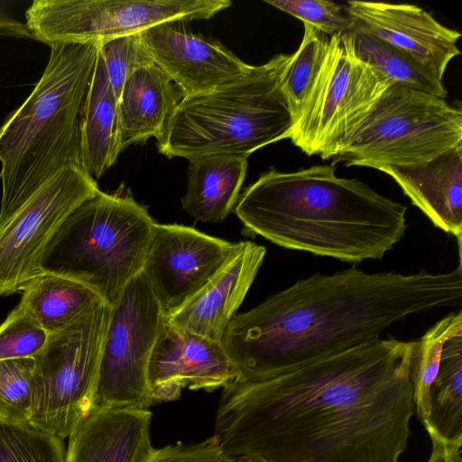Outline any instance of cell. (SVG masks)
<instances>
[{
  "label": "cell",
  "instance_id": "6da1fadb",
  "mask_svg": "<svg viewBox=\"0 0 462 462\" xmlns=\"http://www.w3.org/2000/svg\"><path fill=\"white\" fill-rule=\"evenodd\" d=\"M412 341L377 339L223 388L214 434L240 462H399L415 406Z\"/></svg>",
  "mask_w": 462,
  "mask_h": 462
},
{
  "label": "cell",
  "instance_id": "7a4b0ae2",
  "mask_svg": "<svg viewBox=\"0 0 462 462\" xmlns=\"http://www.w3.org/2000/svg\"><path fill=\"white\" fill-rule=\"evenodd\" d=\"M461 300V264L438 273L356 267L315 273L235 315L221 344L237 372L235 382L258 381L377 340L410 315Z\"/></svg>",
  "mask_w": 462,
  "mask_h": 462
},
{
  "label": "cell",
  "instance_id": "3957f363",
  "mask_svg": "<svg viewBox=\"0 0 462 462\" xmlns=\"http://www.w3.org/2000/svg\"><path fill=\"white\" fill-rule=\"evenodd\" d=\"M234 211L245 236L351 263L382 259L407 229L406 206L337 176L334 164L271 168L244 190Z\"/></svg>",
  "mask_w": 462,
  "mask_h": 462
},
{
  "label": "cell",
  "instance_id": "277c9868",
  "mask_svg": "<svg viewBox=\"0 0 462 462\" xmlns=\"http://www.w3.org/2000/svg\"><path fill=\"white\" fill-rule=\"evenodd\" d=\"M98 48L99 42L51 46L33 90L0 126V225L62 167L81 166V113Z\"/></svg>",
  "mask_w": 462,
  "mask_h": 462
},
{
  "label": "cell",
  "instance_id": "5b68a950",
  "mask_svg": "<svg viewBox=\"0 0 462 462\" xmlns=\"http://www.w3.org/2000/svg\"><path fill=\"white\" fill-rule=\"evenodd\" d=\"M290 54H277L263 65L209 92L185 97L161 138L159 152L188 160L210 154L249 156L290 138L294 117L281 88Z\"/></svg>",
  "mask_w": 462,
  "mask_h": 462
},
{
  "label": "cell",
  "instance_id": "8992f818",
  "mask_svg": "<svg viewBox=\"0 0 462 462\" xmlns=\"http://www.w3.org/2000/svg\"><path fill=\"white\" fill-rule=\"evenodd\" d=\"M155 221L131 195L100 189L63 222L40 273L74 280L114 306L142 273Z\"/></svg>",
  "mask_w": 462,
  "mask_h": 462
},
{
  "label": "cell",
  "instance_id": "52a82bcc",
  "mask_svg": "<svg viewBox=\"0 0 462 462\" xmlns=\"http://www.w3.org/2000/svg\"><path fill=\"white\" fill-rule=\"evenodd\" d=\"M462 143V109L392 85L341 143L336 161L378 169L416 165Z\"/></svg>",
  "mask_w": 462,
  "mask_h": 462
},
{
  "label": "cell",
  "instance_id": "ba28073f",
  "mask_svg": "<svg viewBox=\"0 0 462 462\" xmlns=\"http://www.w3.org/2000/svg\"><path fill=\"white\" fill-rule=\"evenodd\" d=\"M111 307L98 301L50 334L33 356L29 422L64 440L95 409L94 394Z\"/></svg>",
  "mask_w": 462,
  "mask_h": 462
},
{
  "label": "cell",
  "instance_id": "9c48e42d",
  "mask_svg": "<svg viewBox=\"0 0 462 462\" xmlns=\"http://www.w3.org/2000/svg\"><path fill=\"white\" fill-rule=\"evenodd\" d=\"M390 86L354 54L344 33L329 37L289 139L309 156L335 157L345 138Z\"/></svg>",
  "mask_w": 462,
  "mask_h": 462
},
{
  "label": "cell",
  "instance_id": "30bf717a",
  "mask_svg": "<svg viewBox=\"0 0 462 462\" xmlns=\"http://www.w3.org/2000/svg\"><path fill=\"white\" fill-rule=\"evenodd\" d=\"M229 0H35L25 12L32 38L49 46L100 42L171 22L208 20Z\"/></svg>",
  "mask_w": 462,
  "mask_h": 462
},
{
  "label": "cell",
  "instance_id": "8fae6325",
  "mask_svg": "<svg viewBox=\"0 0 462 462\" xmlns=\"http://www.w3.org/2000/svg\"><path fill=\"white\" fill-rule=\"evenodd\" d=\"M165 318L143 273L111 307L94 394V406L149 409L150 357Z\"/></svg>",
  "mask_w": 462,
  "mask_h": 462
},
{
  "label": "cell",
  "instance_id": "7c38bea8",
  "mask_svg": "<svg viewBox=\"0 0 462 462\" xmlns=\"http://www.w3.org/2000/svg\"><path fill=\"white\" fill-rule=\"evenodd\" d=\"M99 190L81 166L69 163L0 225V296L21 291L67 217Z\"/></svg>",
  "mask_w": 462,
  "mask_h": 462
},
{
  "label": "cell",
  "instance_id": "4fadbf2b",
  "mask_svg": "<svg viewBox=\"0 0 462 462\" xmlns=\"http://www.w3.org/2000/svg\"><path fill=\"white\" fill-rule=\"evenodd\" d=\"M239 245L191 226H153L142 273L165 319L200 291Z\"/></svg>",
  "mask_w": 462,
  "mask_h": 462
},
{
  "label": "cell",
  "instance_id": "5bb4252c",
  "mask_svg": "<svg viewBox=\"0 0 462 462\" xmlns=\"http://www.w3.org/2000/svg\"><path fill=\"white\" fill-rule=\"evenodd\" d=\"M236 380L221 343L164 322L148 365L154 402L176 400L185 387L212 392Z\"/></svg>",
  "mask_w": 462,
  "mask_h": 462
},
{
  "label": "cell",
  "instance_id": "9a60e30c",
  "mask_svg": "<svg viewBox=\"0 0 462 462\" xmlns=\"http://www.w3.org/2000/svg\"><path fill=\"white\" fill-rule=\"evenodd\" d=\"M356 27L404 53L439 81L460 51V32L438 22L414 5L348 1Z\"/></svg>",
  "mask_w": 462,
  "mask_h": 462
},
{
  "label": "cell",
  "instance_id": "2e32d148",
  "mask_svg": "<svg viewBox=\"0 0 462 462\" xmlns=\"http://www.w3.org/2000/svg\"><path fill=\"white\" fill-rule=\"evenodd\" d=\"M164 23L139 32L152 60L185 97L204 94L245 76L252 68L220 42Z\"/></svg>",
  "mask_w": 462,
  "mask_h": 462
},
{
  "label": "cell",
  "instance_id": "e0dca14e",
  "mask_svg": "<svg viewBox=\"0 0 462 462\" xmlns=\"http://www.w3.org/2000/svg\"><path fill=\"white\" fill-rule=\"evenodd\" d=\"M266 254V248L241 241L214 278L165 321L221 343L230 320L243 303Z\"/></svg>",
  "mask_w": 462,
  "mask_h": 462
},
{
  "label": "cell",
  "instance_id": "ac0fdd59",
  "mask_svg": "<svg viewBox=\"0 0 462 462\" xmlns=\"http://www.w3.org/2000/svg\"><path fill=\"white\" fill-rule=\"evenodd\" d=\"M149 409H94L69 436L65 462H145L153 447Z\"/></svg>",
  "mask_w": 462,
  "mask_h": 462
},
{
  "label": "cell",
  "instance_id": "d6986e66",
  "mask_svg": "<svg viewBox=\"0 0 462 462\" xmlns=\"http://www.w3.org/2000/svg\"><path fill=\"white\" fill-rule=\"evenodd\" d=\"M377 170L391 176L436 227L461 238L462 143L420 164Z\"/></svg>",
  "mask_w": 462,
  "mask_h": 462
},
{
  "label": "cell",
  "instance_id": "ffe728a7",
  "mask_svg": "<svg viewBox=\"0 0 462 462\" xmlns=\"http://www.w3.org/2000/svg\"><path fill=\"white\" fill-rule=\"evenodd\" d=\"M184 92L154 63L139 69L125 82L118 98L122 150L162 135Z\"/></svg>",
  "mask_w": 462,
  "mask_h": 462
},
{
  "label": "cell",
  "instance_id": "44dd1931",
  "mask_svg": "<svg viewBox=\"0 0 462 462\" xmlns=\"http://www.w3.org/2000/svg\"><path fill=\"white\" fill-rule=\"evenodd\" d=\"M247 159L240 154L189 159L182 208L196 221L222 222L236 205L246 175Z\"/></svg>",
  "mask_w": 462,
  "mask_h": 462
},
{
  "label": "cell",
  "instance_id": "7402d4cb",
  "mask_svg": "<svg viewBox=\"0 0 462 462\" xmlns=\"http://www.w3.org/2000/svg\"><path fill=\"white\" fill-rule=\"evenodd\" d=\"M80 138V164L94 180H97L123 151L118 99L109 82L99 48L81 113Z\"/></svg>",
  "mask_w": 462,
  "mask_h": 462
},
{
  "label": "cell",
  "instance_id": "603a6c76",
  "mask_svg": "<svg viewBox=\"0 0 462 462\" xmlns=\"http://www.w3.org/2000/svg\"><path fill=\"white\" fill-rule=\"evenodd\" d=\"M19 302L50 335L58 332L102 300L85 285L53 273H40L23 288ZM103 301V300H102Z\"/></svg>",
  "mask_w": 462,
  "mask_h": 462
},
{
  "label": "cell",
  "instance_id": "cb8c5ba5",
  "mask_svg": "<svg viewBox=\"0 0 462 462\" xmlns=\"http://www.w3.org/2000/svg\"><path fill=\"white\" fill-rule=\"evenodd\" d=\"M424 428L430 440L462 444V334L443 346L438 374L430 389Z\"/></svg>",
  "mask_w": 462,
  "mask_h": 462
},
{
  "label": "cell",
  "instance_id": "d4e9b609",
  "mask_svg": "<svg viewBox=\"0 0 462 462\" xmlns=\"http://www.w3.org/2000/svg\"><path fill=\"white\" fill-rule=\"evenodd\" d=\"M344 35L354 54L392 85L447 97L443 82L404 53L356 26Z\"/></svg>",
  "mask_w": 462,
  "mask_h": 462
},
{
  "label": "cell",
  "instance_id": "484cf974",
  "mask_svg": "<svg viewBox=\"0 0 462 462\" xmlns=\"http://www.w3.org/2000/svg\"><path fill=\"white\" fill-rule=\"evenodd\" d=\"M459 334H462L461 310L444 317L420 338L413 340L409 374L415 411L423 426L429 416L430 389L439 371L443 346Z\"/></svg>",
  "mask_w": 462,
  "mask_h": 462
},
{
  "label": "cell",
  "instance_id": "4316f807",
  "mask_svg": "<svg viewBox=\"0 0 462 462\" xmlns=\"http://www.w3.org/2000/svg\"><path fill=\"white\" fill-rule=\"evenodd\" d=\"M304 33L297 51L290 54L281 76V88L294 121L310 90L325 57L329 36L303 23Z\"/></svg>",
  "mask_w": 462,
  "mask_h": 462
},
{
  "label": "cell",
  "instance_id": "83f0119b",
  "mask_svg": "<svg viewBox=\"0 0 462 462\" xmlns=\"http://www.w3.org/2000/svg\"><path fill=\"white\" fill-rule=\"evenodd\" d=\"M63 439L30 422L0 418V462H65Z\"/></svg>",
  "mask_w": 462,
  "mask_h": 462
},
{
  "label": "cell",
  "instance_id": "f1b7e54d",
  "mask_svg": "<svg viewBox=\"0 0 462 462\" xmlns=\"http://www.w3.org/2000/svg\"><path fill=\"white\" fill-rule=\"evenodd\" d=\"M33 373V357L0 360L1 419L29 422Z\"/></svg>",
  "mask_w": 462,
  "mask_h": 462
},
{
  "label": "cell",
  "instance_id": "f546056e",
  "mask_svg": "<svg viewBox=\"0 0 462 462\" xmlns=\"http://www.w3.org/2000/svg\"><path fill=\"white\" fill-rule=\"evenodd\" d=\"M99 51L117 99L125 80L139 69L153 63L139 32L100 42Z\"/></svg>",
  "mask_w": 462,
  "mask_h": 462
},
{
  "label": "cell",
  "instance_id": "4dcf8cb0",
  "mask_svg": "<svg viewBox=\"0 0 462 462\" xmlns=\"http://www.w3.org/2000/svg\"><path fill=\"white\" fill-rule=\"evenodd\" d=\"M265 3L301 20L329 37L351 31L356 22L346 5L323 0H265Z\"/></svg>",
  "mask_w": 462,
  "mask_h": 462
},
{
  "label": "cell",
  "instance_id": "1f68e13d",
  "mask_svg": "<svg viewBox=\"0 0 462 462\" xmlns=\"http://www.w3.org/2000/svg\"><path fill=\"white\" fill-rule=\"evenodd\" d=\"M48 336L18 304L0 325V360L33 357L44 346Z\"/></svg>",
  "mask_w": 462,
  "mask_h": 462
},
{
  "label": "cell",
  "instance_id": "d6a6232c",
  "mask_svg": "<svg viewBox=\"0 0 462 462\" xmlns=\"http://www.w3.org/2000/svg\"><path fill=\"white\" fill-rule=\"evenodd\" d=\"M145 462H240L227 454L215 436L193 444H171L153 448Z\"/></svg>",
  "mask_w": 462,
  "mask_h": 462
},
{
  "label": "cell",
  "instance_id": "836d02e7",
  "mask_svg": "<svg viewBox=\"0 0 462 462\" xmlns=\"http://www.w3.org/2000/svg\"><path fill=\"white\" fill-rule=\"evenodd\" d=\"M432 448L427 462H461V445L431 440Z\"/></svg>",
  "mask_w": 462,
  "mask_h": 462
},
{
  "label": "cell",
  "instance_id": "e575fe53",
  "mask_svg": "<svg viewBox=\"0 0 462 462\" xmlns=\"http://www.w3.org/2000/svg\"><path fill=\"white\" fill-rule=\"evenodd\" d=\"M32 38L25 24L0 17V36Z\"/></svg>",
  "mask_w": 462,
  "mask_h": 462
},
{
  "label": "cell",
  "instance_id": "d590c367",
  "mask_svg": "<svg viewBox=\"0 0 462 462\" xmlns=\"http://www.w3.org/2000/svg\"><path fill=\"white\" fill-rule=\"evenodd\" d=\"M1 418V417H0Z\"/></svg>",
  "mask_w": 462,
  "mask_h": 462
}]
</instances>
